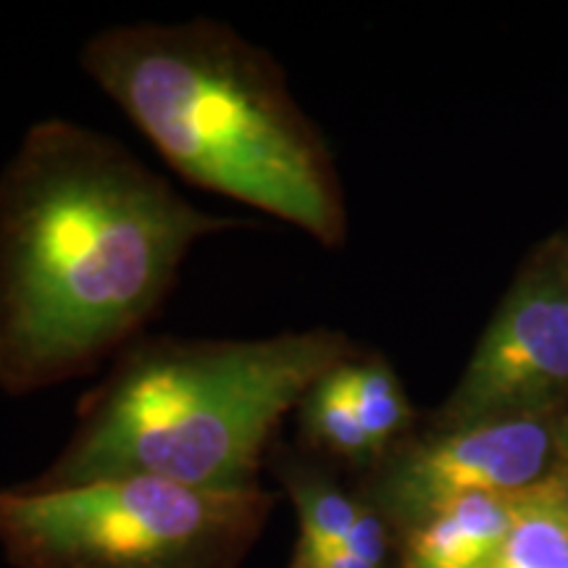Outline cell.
Returning a JSON list of instances; mask_svg holds the SVG:
<instances>
[{"instance_id": "cell-1", "label": "cell", "mask_w": 568, "mask_h": 568, "mask_svg": "<svg viewBox=\"0 0 568 568\" xmlns=\"http://www.w3.org/2000/svg\"><path fill=\"white\" fill-rule=\"evenodd\" d=\"M243 226L111 134L34 122L0 172V389L34 395L111 364L159 316L190 251Z\"/></svg>"}, {"instance_id": "cell-2", "label": "cell", "mask_w": 568, "mask_h": 568, "mask_svg": "<svg viewBox=\"0 0 568 568\" xmlns=\"http://www.w3.org/2000/svg\"><path fill=\"white\" fill-rule=\"evenodd\" d=\"M80 67L184 182L245 203L324 247L345 240L329 148L287 71L226 21H132L92 32Z\"/></svg>"}, {"instance_id": "cell-3", "label": "cell", "mask_w": 568, "mask_h": 568, "mask_svg": "<svg viewBox=\"0 0 568 568\" xmlns=\"http://www.w3.org/2000/svg\"><path fill=\"white\" fill-rule=\"evenodd\" d=\"M353 355L337 329L268 337L142 335L77 406L61 456L34 487L153 477L195 489H255L282 418Z\"/></svg>"}, {"instance_id": "cell-4", "label": "cell", "mask_w": 568, "mask_h": 568, "mask_svg": "<svg viewBox=\"0 0 568 568\" xmlns=\"http://www.w3.org/2000/svg\"><path fill=\"white\" fill-rule=\"evenodd\" d=\"M272 497L153 477L0 489V545L19 568H232Z\"/></svg>"}, {"instance_id": "cell-5", "label": "cell", "mask_w": 568, "mask_h": 568, "mask_svg": "<svg viewBox=\"0 0 568 568\" xmlns=\"http://www.w3.org/2000/svg\"><path fill=\"white\" fill-rule=\"evenodd\" d=\"M568 393V280L535 276L500 305L439 418L447 429L524 418Z\"/></svg>"}, {"instance_id": "cell-6", "label": "cell", "mask_w": 568, "mask_h": 568, "mask_svg": "<svg viewBox=\"0 0 568 568\" xmlns=\"http://www.w3.org/2000/svg\"><path fill=\"white\" fill-rule=\"evenodd\" d=\"M552 432L535 416L495 418L445 429L410 445L382 474V508L410 529L468 495H516L542 481Z\"/></svg>"}, {"instance_id": "cell-7", "label": "cell", "mask_w": 568, "mask_h": 568, "mask_svg": "<svg viewBox=\"0 0 568 568\" xmlns=\"http://www.w3.org/2000/svg\"><path fill=\"white\" fill-rule=\"evenodd\" d=\"M510 524L514 495H468L447 503L410 529L408 568H493Z\"/></svg>"}, {"instance_id": "cell-8", "label": "cell", "mask_w": 568, "mask_h": 568, "mask_svg": "<svg viewBox=\"0 0 568 568\" xmlns=\"http://www.w3.org/2000/svg\"><path fill=\"white\" fill-rule=\"evenodd\" d=\"M493 568H568V510L556 479L514 495V524Z\"/></svg>"}, {"instance_id": "cell-9", "label": "cell", "mask_w": 568, "mask_h": 568, "mask_svg": "<svg viewBox=\"0 0 568 568\" xmlns=\"http://www.w3.org/2000/svg\"><path fill=\"white\" fill-rule=\"evenodd\" d=\"M335 372L347 400L353 403L355 414L364 424L368 439L374 443L376 453H382L406 429L410 416H414L400 379L385 361H358L353 355L343 361Z\"/></svg>"}, {"instance_id": "cell-10", "label": "cell", "mask_w": 568, "mask_h": 568, "mask_svg": "<svg viewBox=\"0 0 568 568\" xmlns=\"http://www.w3.org/2000/svg\"><path fill=\"white\" fill-rule=\"evenodd\" d=\"M335 368L329 374H324L308 389L301 406H297L301 429L308 437V443L324 447L326 453H335L339 458L364 464V460H372L379 453H376L374 443L368 439L353 403L347 400Z\"/></svg>"}, {"instance_id": "cell-11", "label": "cell", "mask_w": 568, "mask_h": 568, "mask_svg": "<svg viewBox=\"0 0 568 568\" xmlns=\"http://www.w3.org/2000/svg\"><path fill=\"white\" fill-rule=\"evenodd\" d=\"M290 495H293L297 518H301V542L343 545L358 521L364 506L353 503L343 489L329 481L311 477L308 471H284Z\"/></svg>"}, {"instance_id": "cell-12", "label": "cell", "mask_w": 568, "mask_h": 568, "mask_svg": "<svg viewBox=\"0 0 568 568\" xmlns=\"http://www.w3.org/2000/svg\"><path fill=\"white\" fill-rule=\"evenodd\" d=\"M343 548L351 550L353 556L368 560V564L382 566V560H385V552H387V535H385V524H382V518L368 508L361 510L358 521L353 524L351 535L345 537Z\"/></svg>"}, {"instance_id": "cell-13", "label": "cell", "mask_w": 568, "mask_h": 568, "mask_svg": "<svg viewBox=\"0 0 568 568\" xmlns=\"http://www.w3.org/2000/svg\"><path fill=\"white\" fill-rule=\"evenodd\" d=\"M295 568H379L368 560L353 556L343 545L297 542Z\"/></svg>"}, {"instance_id": "cell-14", "label": "cell", "mask_w": 568, "mask_h": 568, "mask_svg": "<svg viewBox=\"0 0 568 568\" xmlns=\"http://www.w3.org/2000/svg\"><path fill=\"white\" fill-rule=\"evenodd\" d=\"M564 447V456H566V466L560 468L558 474H552V479L558 481V489H560V497H564V506L568 510V445H560Z\"/></svg>"}, {"instance_id": "cell-15", "label": "cell", "mask_w": 568, "mask_h": 568, "mask_svg": "<svg viewBox=\"0 0 568 568\" xmlns=\"http://www.w3.org/2000/svg\"><path fill=\"white\" fill-rule=\"evenodd\" d=\"M560 445H568V422L564 424V429H560Z\"/></svg>"}]
</instances>
